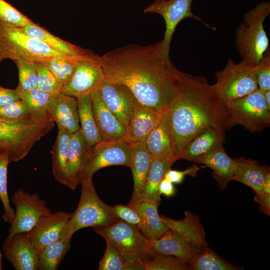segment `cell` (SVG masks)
<instances>
[{
	"mask_svg": "<svg viewBox=\"0 0 270 270\" xmlns=\"http://www.w3.org/2000/svg\"><path fill=\"white\" fill-rule=\"evenodd\" d=\"M104 82L126 86L137 101L150 110L164 111L178 96V69L161 50V42L130 44L100 56Z\"/></svg>",
	"mask_w": 270,
	"mask_h": 270,
	"instance_id": "6da1fadb",
	"label": "cell"
},
{
	"mask_svg": "<svg viewBox=\"0 0 270 270\" xmlns=\"http://www.w3.org/2000/svg\"><path fill=\"white\" fill-rule=\"evenodd\" d=\"M178 96L168 108L175 161L186 145L210 128L224 132L231 128L226 103L204 77L178 70Z\"/></svg>",
	"mask_w": 270,
	"mask_h": 270,
	"instance_id": "7a4b0ae2",
	"label": "cell"
},
{
	"mask_svg": "<svg viewBox=\"0 0 270 270\" xmlns=\"http://www.w3.org/2000/svg\"><path fill=\"white\" fill-rule=\"evenodd\" d=\"M270 14V2L262 1L246 12L235 32L234 43L242 60L256 66L269 48L264 22Z\"/></svg>",
	"mask_w": 270,
	"mask_h": 270,
	"instance_id": "3957f363",
	"label": "cell"
},
{
	"mask_svg": "<svg viewBox=\"0 0 270 270\" xmlns=\"http://www.w3.org/2000/svg\"><path fill=\"white\" fill-rule=\"evenodd\" d=\"M54 126L49 116L14 122L0 120V154L8 153L10 162L22 160Z\"/></svg>",
	"mask_w": 270,
	"mask_h": 270,
	"instance_id": "277c9868",
	"label": "cell"
},
{
	"mask_svg": "<svg viewBox=\"0 0 270 270\" xmlns=\"http://www.w3.org/2000/svg\"><path fill=\"white\" fill-rule=\"evenodd\" d=\"M81 194L78 207L66 224L61 238H72L78 230L88 228L108 226L120 218L114 206L100 198L92 179L82 182Z\"/></svg>",
	"mask_w": 270,
	"mask_h": 270,
	"instance_id": "5b68a950",
	"label": "cell"
},
{
	"mask_svg": "<svg viewBox=\"0 0 270 270\" xmlns=\"http://www.w3.org/2000/svg\"><path fill=\"white\" fill-rule=\"evenodd\" d=\"M94 232L114 244L128 263L144 264L156 254L138 226L122 219L108 226L94 228Z\"/></svg>",
	"mask_w": 270,
	"mask_h": 270,
	"instance_id": "8992f818",
	"label": "cell"
},
{
	"mask_svg": "<svg viewBox=\"0 0 270 270\" xmlns=\"http://www.w3.org/2000/svg\"><path fill=\"white\" fill-rule=\"evenodd\" d=\"M68 56L26 34L20 28L0 24V59L15 62L19 58L46 62L56 57Z\"/></svg>",
	"mask_w": 270,
	"mask_h": 270,
	"instance_id": "52a82bcc",
	"label": "cell"
},
{
	"mask_svg": "<svg viewBox=\"0 0 270 270\" xmlns=\"http://www.w3.org/2000/svg\"><path fill=\"white\" fill-rule=\"evenodd\" d=\"M213 86L225 102L240 98L257 90L255 66L243 61L236 63L229 58L224 67L215 74Z\"/></svg>",
	"mask_w": 270,
	"mask_h": 270,
	"instance_id": "ba28073f",
	"label": "cell"
},
{
	"mask_svg": "<svg viewBox=\"0 0 270 270\" xmlns=\"http://www.w3.org/2000/svg\"><path fill=\"white\" fill-rule=\"evenodd\" d=\"M264 91L259 88L226 103L231 128L240 125L252 132H260L270 124V110Z\"/></svg>",
	"mask_w": 270,
	"mask_h": 270,
	"instance_id": "9c48e42d",
	"label": "cell"
},
{
	"mask_svg": "<svg viewBox=\"0 0 270 270\" xmlns=\"http://www.w3.org/2000/svg\"><path fill=\"white\" fill-rule=\"evenodd\" d=\"M131 147L124 138L111 141L102 140L90 148L80 184L92 179L98 170L106 166H130Z\"/></svg>",
	"mask_w": 270,
	"mask_h": 270,
	"instance_id": "30bf717a",
	"label": "cell"
},
{
	"mask_svg": "<svg viewBox=\"0 0 270 270\" xmlns=\"http://www.w3.org/2000/svg\"><path fill=\"white\" fill-rule=\"evenodd\" d=\"M192 0H156L144 10L145 13L159 14L164 20L166 30L160 42L162 54L166 58H170V43L176 28L183 20L192 18L212 28L192 12Z\"/></svg>",
	"mask_w": 270,
	"mask_h": 270,
	"instance_id": "8fae6325",
	"label": "cell"
},
{
	"mask_svg": "<svg viewBox=\"0 0 270 270\" xmlns=\"http://www.w3.org/2000/svg\"><path fill=\"white\" fill-rule=\"evenodd\" d=\"M12 200L16 210L8 238L18 232H28L41 217L52 212L38 194L25 192L22 188L14 192Z\"/></svg>",
	"mask_w": 270,
	"mask_h": 270,
	"instance_id": "7c38bea8",
	"label": "cell"
},
{
	"mask_svg": "<svg viewBox=\"0 0 270 270\" xmlns=\"http://www.w3.org/2000/svg\"><path fill=\"white\" fill-rule=\"evenodd\" d=\"M104 78L100 56L94 54L78 60L74 74L61 92L76 98L90 95L99 89Z\"/></svg>",
	"mask_w": 270,
	"mask_h": 270,
	"instance_id": "4fadbf2b",
	"label": "cell"
},
{
	"mask_svg": "<svg viewBox=\"0 0 270 270\" xmlns=\"http://www.w3.org/2000/svg\"><path fill=\"white\" fill-rule=\"evenodd\" d=\"M4 257L16 270H40L38 251L28 232H18L5 240Z\"/></svg>",
	"mask_w": 270,
	"mask_h": 270,
	"instance_id": "5bb4252c",
	"label": "cell"
},
{
	"mask_svg": "<svg viewBox=\"0 0 270 270\" xmlns=\"http://www.w3.org/2000/svg\"><path fill=\"white\" fill-rule=\"evenodd\" d=\"M99 90L106 106L126 128L136 100L132 93L123 84L104 81Z\"/></svg>",
	"mask_w": 270,
	"mask_h": 270,
	"instance_id": "9a60e30c",
	"label": "cell"
},
{
	"mask_svg": "<svg viewBox=\"0 0 270 270\" xmlns=\"http://www.w3.org/2000/svg\"><path fill=\"white\" fill-rule=\"evenodd\" d=\"M165 110L158 112L150 110L136 100L126 126L124 140L128 144L145 141L159 123Z\"/></svg>",
	"mask_w": 270,
	"mask_h": 270,
	"instance_id": "2e32d148",
	"label": "cell"
},
{
	"mask_svg": "<svg viewBox=\"0 0 270 270\" xmlns=\"http://www.w3.org/2000/svg\"><path fill=\"white\" fill-rule=\"evenodd\" d=\"M72 214L63 211L51 212L39 219L28 232L38 251L61 238L62 232Z\"/></svg>",
	"mask_w": 270,
	"mask_h": 270,
	"instance_id": "e0dca14e",
	"label": "cell"
},
{
	"mask_svg": "<svg viewBox=\"0 0 270 270\" xmlns=\"http://www.w3.org/2000/svg\"><path fill=\"white\" fill-rule=\"evenodd\" d=\"M47 112L58 128L72 134L80 128L76 98L62 92L53 94L47 106Z\"/></svg>",
	"mask_w": 270,
	"mask_h": 270,
	"instance_id": "ac0fdd59",
	"label": "cell"
},
{
	"mask_svg": "<svg viewBox=\"0 0 270 270\" xmlns=\"http://www.w3.org/2000/svg\"><path fill=\"white\" fill-rule=\"evenodd\" d=\"M92 108L102 139L114 140L124 138L126 128L105 105L99 89L90 94Z\"/></svg>",
	"mask_w": 270,
	"mask_h": 270,
	"instance_id": "d6986e66",
	"label": "cell"
},
{
	"mask_svg": "<svg viewBox=\"0 0 270 270\" xmlns=\"http://www.w3.org/2000/svg\"><path fill=\"white\" fill-rule=\"evenodd\" d=\"M148 241L155 254L172 256L187 264L200 252L171 229L166 230L158 238L148 239Z\"/></svg>",
	"mask_w": 270,
	"mask_h": 270,
	"instance_id": "ffe728a7",
	"label": "cell"
},
{
	"mask_svg": "<svg viewBox=\"0 0 270 270\" xmlns=\"http://www.w3.org/2000/svg\"><path fill=\"white\" fill-rule=\"evenodd\" d=\"M160 218L169 229L176 232L191 246L200 252L208 248L204 228L198 216L187 210L182 220H174L164 216H160Z\"/></svg>",
	"mask_w": 270,
	"mask_h": 270,
	"instance_id": "44dd1931",
	"label": "cell"
},
{
	"mask_svg": "<svg viewBox=\"0 0 270 270\" xmlns=\"http://www.w3.org/2000/svg\"><path fill=\"white\" fill-rule=\"evenodd\" d=\"M130 144L132 151L130 168L134 178V190L128 206L139 202L153 158L145 141Z\"/></svg>",
	"mask_w": 270,
	"mask_h": 270,
	"instance_id": "7402d4cb",
	"label": "cell"
},
{
	"mask_svg": "<svg viewBox=\"0 0 270 270\" xmlns=\"http://www.w3.org/2000/svg\"><path fill=\"white\" fill-rule=\"evenodd\" d=\"M90 148L80 128L72 134L67 162L68 188L74 190L80 184Z\"/></svg>",
	"mask_w": 270,
	"mask_h": 270,
	"instance_id": "603a6c76",
	"label": "cell"
},
{
	"mask_svg": "<svg viewBox=\"0 0 270 270\" xmlns=\"http://www.w3.org/2000/svg\"><path fill=\"white\" fill-rule=\"evenodd\" d=\"M194 162L204 164L213 170L212 176L221 190L226 189L233 179L234 160L227 154L223 146L197 158Z\"/></svg>",
	"mask_w": 270,
	"mask_h": 270,
	"instance_id": "cb8c5ba5",
	"label": "cell"
},
{
	"mask_svg": "<svg viewBox=\"0 0 270 270\" xmlns=\"http://www.w3.org/2000/svg\"><path fill=\"white\" fill-rule=\"evenodd\" d=\"M146 147L152 157H164L173 162L174 148L170 125L168 108L166 110L159 123L145 140Z\"/></svg>",
	"mask_w": 270,
	"mask_h": 270,
	"instance_id": "d4e9b609",
	"label": "cell"
},
{
	"mask_svg": "<svg viewBox=\"0 0 270 270\" xmlns=\"http://www.w3.org/2000/svg\"><path fill=\"white\" fill-rule=\"evenodd\" d=\"M20 29L30 36L44 43L54 50L68 56H85L94 54L89 50L55 36L32 20Z\"/></svg>",
	"mask_w": 270,
	"mask_h": 270,
	"instance_id": "484cf974",
	"label": "cell"
},
{
	"mask_svg": "<svg viewBox=\"0 0 270 270\" xmlns=\"http://www.w3.org/2000/svg\"><path fill=\"white\" fill-rule=\"evenodd\" d=\"M234 160L235 166L232 180L246 185L254 193L261 192L265 179L270 174V167L260 164L256 160L244 156Z\"/></svg>",
	"mask_w": 270,
	"mask_h": 270,
	"instance_id": "4316f807",
	"label": "cell"
},
{
	"mask_svg": "<svg viewBox=\"0 0 270 270\" xmlns=\"http://www.w3.org/2000/svg\"><path fill=\"white\" fill-rule=\"evenodd\" d=\"M225 132L214 128H206L196 136L183 148L180 159L193 162L197 158L223 146Z\"/></svg>",
	"mask_w": 270,
	"mask_h": 270,
	"instance_id": "83f0119b",
	"label": "cell"
},
{
	"mask_svg": "<svg viewBox=\"0 0 270 270\" xmlns=\"http://www.w3.org/2000/svg\"><path fill=\"white\" fill-rule=\"evenodd\" d=\"M128 206L140 215L142 222L138 228L147 238H158L169 229L158 214V206L154 202L140 201Z\"/></svg>",
	"mask_w": 270,
	"mask_h": 270,
	"instance_id": "f1b7e54d",
	"label": "cell"
},
{
	"mask_svg": "<svg viewBox=\"0 0 270 270\" xmlns=\"http://www.w3.org/2000/svg\"><path fill=\"white\" fill-rule=\"evenodd\" d=\"M72 133L58 128V136L50 152L54 179L68 188L67 162Z\"/></svg>",
	"mask_w": 270,
	"mask_h": 270,
	"instance_id": "f546056e",
	"label": "cell"
},
{
	"mask_svg": "<svg viewBox=\"0 0 270 270\" xmlns=\"http://www.w3.org/2000/svg\"><path fill=\"white\" fill-rule=\"evenodd\" d=\"M173 163L166 158L153 157L139 202L152 201L159 206L161 199L158 186Z\"/></svg>",
	"mask_w": 270,
	"mask_h": 270,
	"instance_id": "4dcf8cb0",
	"label": "cell"
},
{
	"mask_svg": "<svg viewBox=\"0 0 270 270\" xmlns=\"http://www.w3.org/2000/svg\"><path fill=\"white\" fill-rule=\"evenodd\" d=\"M80 129L87 145L91 147L102 139L94 115L92 100L90 95L76 98Z\"/></svg>",
	"mask_w": 270,
	"mask_h": 270,
	"instance_id": "1f68e13d",
	"label": "cell"
},
{
	"mask_svg": "<svg viewBox=\"0 0 270 270\" xmlns=\"http://www.w3.org/2000/svg\"><path fill=\"white\" fill-rule=\"evenodd\" d=\"M72 238L62 237L38 251L40 270H56L70 246Z\"/></svg>",
	"mask_w": 270,
	"mask_h": 270,
	"instance_id": "d6a6232c",
	"label": "cell"
},
{
	"mask_svg": "<svg viewBox=\"0 0 270 270\" xmlns=\"http://www.w3.org/2000/svg\"><path fill=\"white\" fill-rule=\"evenodd\" d=\"M194 270H240L242 267L233 265L220 257L208 247L194 256L188 263Z\"/></svg>",
	"mask_w": 270,
	"mask_h": 270,
	"instance_id": "836d02e7",
	"label": "cell"
},
{
	"mask_svg": "<svg viewBox=\"0 0 270 270\" xmlns=\"http://www.w3.org/2000/svg\"><path fill=\"white\" fill-rule=\"evenodd\" d=\"M106 241V247L100 262L98 270H143L142 263H128L114 244L108 240Z\"/></svg>",
	"mask_w": 270,
	"mask_h": 270,
	"instance_id": "e575fe53",
	"label": "cell"
},
{
	"mask_svg": "<svg viewBox=\"0 0 270 270\" xmlns=\"http://www.w3.org/2000/svg\"><path fill=\"white\" fill-rule=\"evenodd\" d=\"M89 56L56 57L51 59L46 63L64 86L72 79L76 71L78 60L83 58Z\"/></svg>",
	"mask_w": 270,
	"mask_h": 270,
	"instance_id": "d590c367",
	"label": "cell"
},
{
	"mask_svg": "<svg viewBox=\"0 0 270 270\" xmlns=\"http://www.w3.org/2000/svg\"><path fill=\"white\" fill-rule=\"evenodd\" d=\"M52 94L36 88L20 96L33 117L42 118L49 116L47 106Z\"/></svg>",
	"mask_w": 270,
	"mask_h": 270,
	"instance_id": "8d00e7d4",
	"label": "cell"
},
{
	"mask_svg": "<svg viewBox=\"0 0 270 270\" xmlns=\"http://www.w3.org/2000/svg\"><path fill=\"white\" fill-rule=\"evenodd\" d=\"M14 62L18 72V83L16 89L20 95L37 88L38 74L35 62L23 58Z\"/></svg>",
	"mask_w": 270,
	"mask_h": 270,
	"instance_id": "74e56055",
	"label": "cell"
},
{
	"mask_svg": "<svg viewBox=\"0 0 270 270\" xmlns=\"http://www.w3.org/2000/svg\"><path fill=\"white\" fill-rule=\"evenodd\" d=\"M10 163L8 153L0 154V199L4 208V214L2 216L4 220L11 224L14 215V210L10 206L8 193L7 170Z\"/></svg>",
	"mask_w": 270,
	"mask_h": 270,
	"instance_id": "f35d334b",
	"label": "cell"
},
{
	"mask_svg": "<svg viewBox=\"0 0 270 270\" xmlns=\"http://www.w3.org/2000/svg\"><path fill=\"white\" fill-rule=\"evenodd\" d=\"M35 63L38 74L37 88L50 94L61 92L63 84L48 68L46 63Z\"/></svg>",
	"mask_w": 270,
	"mask_h": 270,
	"instance_id": "ab89813d",
	"label": "cell"
},
{
	"mask_svg": "<svg viewBox=\"0 0 270 270\" xmlns=\"http://www.w3.org/2000/svg\"><path fill=\"white\" fill-rule=\"evenodd\" d=\"M32 21L28 16L5 0H0V24L22 28Z\"/></svg>",
	"mask_w": 270,
	"mask_h": 270,
	"instance_id": "60d3db41",
	"label": "cell"
},
{
	"mask_svg": "<svg viewBox=\"0 0 270 270\" xmlns=\"http://www.w3.org/2000/svg\"><path fill=\"white\" fill-rule=\"evenodd\" d=\"M145 270H189L190 265L170 256L156 254L144 264Z\"/></svg>",
	"mask_w": 270,
	"mask_h": 270,
	"instance_id": "b9f144b4",
	"label": "cell"
},
{
	"mask_svg": "<svg viewBox=\"0 0 270 270\" xmlns=\"http://www.w3.org/2000/svg\"><path fill=\"white\" fill-rule=\"evenodd\" d=\"M33 117L28 108L20 99L0 107V120L17 122Z\"/></svg>",
	"mask_w": 270,
	"mask_h": 270,
	"instance_id": "7bdbcfd3",
	"label": "cell"
},
{
	"mask_svg": "<svg viewBox=\"0 0 270 270\" xmlns=\"http://www.w3.org/2000/svg\"><path fill=\"white\" fill-rule=\"evenodd\" d=\"M258 88L262 91L270 90V52L268 49L255 66Z\"/></svg>",
	"mask_w": 270,
	"mask_h": 270,
	"instance_id": "ee69618b",
	"label": "cell"
},
{
	"mask_svg": "<svg viewBox=\"0 0 270 270\" xmlns=\"http://www.w3.org/2000/svg\"><path fill=\"white\" fill-rule=\"evenodd\" d=\"M116 214L120 219L126 222L140 226L142 222L141 218L138 214L132 208L128 206L116 204L114 206Z\"/></svg>",
	"mask_w": 270,
	"mask_h": 270,
	"instance_id": "f6af8a7d",
	"label": "cell"
},
{
	"mask_svg": "<svg viewBox=\"0 0 270 270\" xmlns=\"http://www.w3.org/2000/svg\"><path fill=\"white\" fill-rule=\"evenodd\" d=\"M200 168L196 164H194L192 166L182 171L170 168L166 172L164 178L172 183L178 184L182 182L186 176H196Z\"/></svg>",
	"mask_w": 270,
	"mask_h": 270,
	"instance_id": "bcb514c9",
	"label": "cell"
},
{
	"mask_svg": "<svg viewBox=\"0 0 270 270\" xmlns=\"http://www.w3.org/2000/svg\"><path fill=\"white\" fill-rule=\"evenodd\" d=\"M20 99L16 89L6 88L0 86V107Z\"/></svg>",
	"mask_w": 270,
	"mask_h": 270,
	"instance_id": "7dc6e473",
	"label": "cell"
},
{
	"mask_svg": "<svg viewBox=\"0 0 270 270\" xmlns=\"http://www.w3.org/2000/svg\"><path fill=\"white\" fill-rule=\"evenodd\" d=\"M254 200L258 204L261 212L270 216V193H255Z\"/></svg>",
	"mask_w": 270,
	"mask_h": 270,
	"instance_id": "c3c4849f",
	"label": "cell"
},
{
	"mask_svg": "<svg viewBox=\"0 0 270 270\" xmlns=\"http://www.w3.org/2000/svg\"><path fill=\"white\" fill-rule=\"evenodd\" d=\"M158 190L160 196L162 194L166 196H172L176 192L173 183L165 178H164L160 182Z\"/></svg>",
	"mask_w": 270,
	"mask_h": 270,
	"instance_id": "681fc988",
	"label": "cell"
},
{
	"mask_svg": "<svg viewBox=\"0 0 270 270\" xmlns=\"http://www.w3.org/2000/svg\"><path fill=\"white\" fill-rule=\"evenodd\" d=\"M262 192L270 193V174L267 175L265 179Z\"/></svg>",
	"mask_w": 270,
	"mask_h": 270,
	"instance_id": "f907efd6",
	"label": "cell"
},
{
	"mask_svg": "<svg viewBox=\"0 0 270 270\" xmlns=\"http://www.w3.org/2000/svg\"><path fill=\"white\" fill-rule=\"evenodd\" d=\"M264 96L268 106V108L270 110V90L264 91Z\"/></svg>",
	"mask_w": 270,
	"mask_h": 270,
	"instance_id": "816d5d0a",
	"label": "cell"
},
{
	"mask_svg": "<svg viewBox=\"0 0 270 270\" xmlns=\"http://www.w3.org/2000/svg\"><path fill=\"white\" fill-rule=\"evenodd\" d=\"M2 256L1 252H0V270H2Z\"/></svg>",
	"mask_w": 270,
	"mask_h": 270,
	"instance_id": "f5cc1de1",
	"label": "cell"
},
{
	"mask_svg": "<svg viewBox=\"0 0 270 270\" xmlns=\"http://www.w3.org/2000/svg\"><path fill=\"white\" fill-rule=\"evenodd\" d=\"M2 62V60L0 59V62Z\"/></svg>",
	"mask_w": 270,
	"mask_h": 270,
	"instance_id": "db71d44e",
	"label": "cell"
}]
</instances>
